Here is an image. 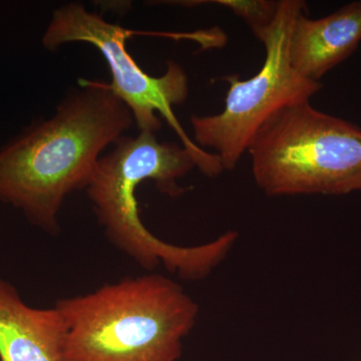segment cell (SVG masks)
<instances>
[{
  "mask_svg": "<svg viewBox=\"0 0 361 361\" xmlns=\"http://www.w3.org/2000/svg\"><path fill=\"white\" fill-rule=\"evenodd\" d=\"M130 35V30L87 11L84 4L71 2L54 11L42 42L49 51H56L71 42L94 45L110 68L111 82L109 87L129 108L140 132L157 134L161 128L158 118L160 114L180 137L183 147L194 157L197 168L208 177L220 175L224 169L218 156L208 153L192 141L173 111V106L184 103L189 94L186 71L176 61H168L163 75H148L126 47Z\"/></svg>",
  "mask_w": 361,
  "mask_h": 361,
  "instance_id": "5",
  "label": "cell"
},
{
  "mask_svg": "<svg viewBox=\"0 0 361 361\" xmlns=\"http://www.w3.org/2000/svg\"><path fill=\"white\" fill-rule=\"evenodd\" d=\"M306 9L300 0H281L274 23L261 37L266 58L248 80L224 78L229 84L225 106L214 116H192L194 142L217 152L223 169L234 170L260 130L280 111L310 102L322 90L319 82L301 77L291 65L289 44L294 23Z\"/></svg>",
  "mask_w": 361,
  "mask_h": 361,
  "instance_id": "6",
  "label": "cell"
},
{
  "mask_svg": "<svg viewBox=\"0 0 361 361\" xmlns=\"http://www.w3.org/2000/svg\"><path fill=\"white\" fill-rule=\"evenodd\" d=\"M360 42L361 1L351 2L319 20H310L303 13L291 32V65L301 77L320 82V78L351 56Z\"/></svg>",
  "mask_w": 361,
  "mask_h": 361,
  "instance_id": "7",
  "label": "cell"
},
{
  "mask_svg": "<svg viewBox=\"0 0 361 361\" xmlns=\"http://www.w3.org/2000/svg\"><path fill=\"white\" fill-rule=\"evenodd\" d=\"M54 307L66 326L61 361H179L198 304L161 274L126 278Z\"/></svg>",
  "mask_w": 361,
  "mask_h": 361,
  "instance_id": "3",
  "label": "cell"
},
{
  "mask_svg": "<svg viewBox=\"0 0 361 361\" xmlns=\"http://www.w3.org/2000/svg\"><path fill=\"white\" fill-rule=\"evenodd\" d=\"M113 146L97 161L85 189L106 236L146 269L163 265L192 281L209 276L229 255L238 234L229 231L202 245H173L145 227L135 198L137 186L146 180H154L159 191L173 198L184 193L178 180L197 167L194 157L184 147L159 142L149 132L123 135Z\"/></svg>",
  "mask_w": 361,
  "mask_h": 361,
  "instance_id": "2",
  "label": "cell"
},
{
  "mask_svg": "<svg viewBox=\"0 0 361 361\" xmlns=\"http://www.w3.org/2000/svg\"><path fill=\"white\" fill-rule=\"evenodd\" d=\"M66 326L56 307L39 310L0 279V361H61Z\"/></svg>",
  "mask_w": 361,
  "mask_h": 361,
  "instance_id": "8",
  "label": "cell"
},
{
  "mask_svg": "<svg viewBox=\"0 0 361 361\" xmlns=\"http://www.w3.org/2000/svg\"><path fill=\"white\" fill-rule=\"evenodd\" d=\"M78 82L51 118L26 128L0 149V200L54 234L66 196L87 189L104 149L134 123L109 84Z\"/></svg>",
  "mask_w": 361,
  "mask_h": 361,
  "instance_id": "1",
  "label": "cell"
},
{
  "mask_svg": "<svg viewBox=\"0 0 361 361\" xmlns=\"http://www.w3.org/2000/svg\"><path fill=\"white\" fill-rule=\"evenodd\" d=\"M214 2L227 7L245 20L259 40L274 23L279 8V1L270 0H218Z\"/></svg>",
  "mask_w": 361,
  "mask_h": 361,
  "instance_id": "9",
  "label": "cell"
},
{
  "mask_svg": "<svg viewBox=\"0 0 361 361\" xmlns=\"http://www.w3.org/2000/svg\"><path fill=\"white\" fill-rule=\"evenodd\" d=\"M267 196L346 195L361 190V129L310 102L280 111L249 147Z\"/></svg>",
  "mask_w": 361,
  "mask_h": 361,
  "instance_id": "4",
  "label": "cell"
}]
</instances>
